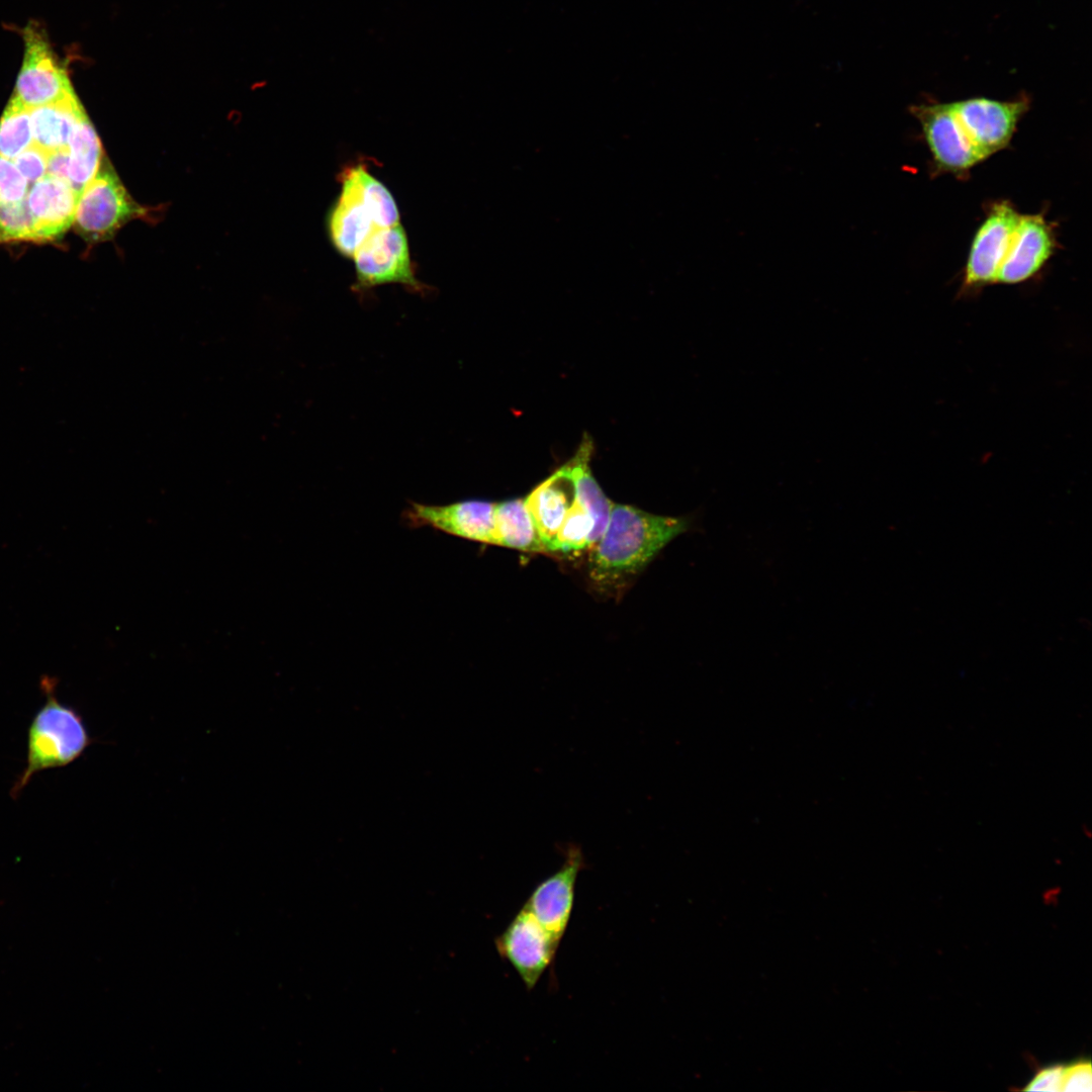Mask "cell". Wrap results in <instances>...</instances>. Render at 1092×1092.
I'll return each mask as SVG.
<instances>
[{
    "label": "cell",
    "mask_w": 1092,
    "mask_h": 1092,
    "mask_svg": "<svg viewBox=\"0 0 1092 1092\" xmlns=\"http://www.w3.org/2000/svg\"><path fill=\"white\" fill-rule=\"evenodd\" d=\"M692 526L688 516H658L613 503L607 527L590 549V580L605 590L621 586Z\"/></svg>",
    "instance_id": "cell-1"
},
{
    "label": "cell",
    "mask_w": 1092,
    "mask_h": 1092,
    "mask_svg": "<svg viewBox=\"0 0 1092 1092\" xmlns=\"http://www.w3.org/2000/svg\"><path fill=\"white\" fill-rule=\"evenodd\" d=\"M341 191L333 203L327 229L334 248L351 258L376 230L399 223L396 202L386 186L359 164L345 169Z\"/></svg>",
    "instance_id": "cell-2"
},
{
    "label": "cell",
    "mask_w": 1092,
    "mask_h": 1092,
    "mask_svg": "<svg viewBox=\"0 0 1092 1092\" xmlns=\"http://www.w3.org/2000/svg\"><path fill=\"white\" fill-rule=\"evenodd\" d=\"M41 688L47 701L29 726L27 764L11 791L14 797L34 774L73 762L90 744L81 716L56 698L55 680L42 678Z\"/></svg>",
    "instance_id": "cell-3"
},
{
    "label": "cell",
    "mask_w": 1092,
    "mask_h": 1092,
    "mask_svg": "<svg viewBox=\"0 0 1092 1092\" xmlns=\"http://www.w3.org/2000/svg\"><path fill=\"white\" fill-rule=\"evenodd\" d=\"M147 213L103 158L98 172L79 195L74 223L86 241L96 243L111 239L125 223L144 218Z\"/></svg>",
    "instance_id": "cell-4"
},
{
    "label": "cell",
    "mask_w": 1092,
    "mask_h": 1092,
    "mask_svg": "<svg viewBox=\"0 0 1092 1092\" xmlns=\"http://www.w3.org/2000/svg\"><path fill=\"white\" fill-rule=\"evenodd\" d=\"M24 44L14 95L27 108H36L75 95L65 65L44 27L32 20L21 30Z\"/></svg>",
    "instance_id": "cell-5"
},
{
    "label": "cell",
    "mask_w": 1092,
    "mask_h": 1092,
    "mask_svg": "<svg viewBox=\"0 0 1092 1092\" xmlns=\"http://www.w3.org/2000/svg\"><path fill=\"white\" fill-rule=\"evenodd\" d=\"M357 291L384 284H401L422 291L410 254L408 241L400 223L374 231L352 256Z\"/></svg>",
    "instance_id": "cell-6"
},
{
    "label": "cell",
    "mask_w": 1092,
    "mask_h": 1092,
    "mask_svg": "<svg viewBox=\"0 0 1092 1092\" xmlns=\"http://www.w3.org/2000/svg\"><path fill=\"white\" fill-rule=\"evenodd\" d=\"M971 142L986 159L1007 147L1029 107L1027 97L1009 101L973 97L949 103Z\"/></svg>",
    "instance_id": "cell-7"
},
{
    "label": "cell",
    "mask_w": 1092,
    "mask_h": 1092,
    "mask_svg": "<svg viewBox=\"0 0 1092 1092\" xmlns=\"http://www.w3.org/2000/svg\"><path fill=\"white\" fill-rule=\"evenodd\" d=\"M559 943L526 905L495 939L497 952L513 966L528 990L535 988L550 967Z\"/></svg>",
    "instance_id": "cell-8"
},
{
    "label": "cell",
    "mask_w": 1092,
    "mask_h": 1092,
    "mask_svg": "<svg viewBox=\"0 0 1092 1092\" xmlns=\"http://www.w3.org/2000/svg\"><path fill=\"white\" fill-rule=\"evenodd\" d=\"M1020 215L1008 201L992 204L972 242L964 272V292L995 284Z\"/></svg>",
    "instance_id": "cell-9"
},
{
    "label": "cell",
    "mask_w": 1092,
    "mask_h": 1092,
    "mask_svg": "<svg viewBox=\"0 0 1092 1092\" xmlns=\"http://www.w3.org/2000/svg\"><path fill=\"white\" fill-rule=\"evenodd\" d=\"M938 170L964 175L985 160L964 130L949 103L911 107Z\"/></svg>",
    "instance_id": "cell-10"
},
{
    "label": "cell",
    "mask_w": 1092,
    "mask_h": 1092,
    "mask_svg": "<svg viewBox=\"0 0 1092 1092\" xmlns=\"http://www.w3.org/2000/svg\"><path fill=\"white\" fill-rule=\"evenodd\" d=\"M584 864L580 847L569 845L559 870L539 883L525 903L540 924L559 942L571 917L575 884Z\"/></svg>",
    "instance_id": "cell-11"
},
{
    "label": "cell",
    "mask_w": 1092,
    "mask_h": 1092,
    "mask_svg": "<svg viewBox=\"0 0 1092 1092\" xmlns=\"http://www.w3.org/2000/svg\"><path fill=\"white\" fill-rule=\"evenodd\" d=\"M495 503L465 499L443 506L411 503L405 519L413 526H430L459 538L494 543Z\"/></svg>",
    "instance_id": "cell-12"
},
{
    "label": "cell",
    "mask_w": 1092,
    "mask_h": 1092,
    "mask_svg": "<svg viewBox=\"0 0 1092 1092\" xmlns=\"http://www.w3.org/2000/svg\"><path fill=\"white\" fill-rule=\"evenodd\" d=\"M1056 248L1052 224L1042 213L1021 214L995 284L1022 283L1034 276Z\"/></svg>",
    "instance_id": "cell-13"
},
{
    "label": "cell",
    "mask_w": 1092,
    "mask_h": 1092,
    "mask_svg": "<svg viewBox=\"0 0 1092 1092\" xmlns=\"http://www.w3.org/2000/svg\"><path fill=\"white\" fill-rule=\"evenodd\" d=\"M80 193L69 180L46 174L25 196L37 241L54 240L74 222Z\"/></svg>",
    "instance_id": "cell-14"
},
{
    "label": "cell",
    "mask_w": 1092,
    "mask_h": 1092,
    "mask_svg": "<svg viewBox=\"0 0 1092 1092\" xmlns=\"http://www.w3.org/2000/svg\"><path fill=\"white\" fill-rule=\"evenodd\" d=\"M574 498L573 481L563 466L525 497L546 552H550L556 533Z\"/></svg>",
    "instance_id": "cell-15"
},
{
    "label": "cell",
    "mask_w": 1092,
    "mask_h": 1092,
    "mask_svg": "<svg viewBox=\"0 0 1092 1092\" xmlns=\"http://www.w3.org/2000/svg\"><path fill=\"white\" fill-rule=\"evenodd\" d=\"M592 440L584 437L576 454L563 467L571 477L575 497L589 512L594 520L589 550L602 537L609 522L613 503L606 496L589 468Z\"/></svg>",
    "instance_id": "cell-16"
},
{
    "label": "cell",
    "mask_w": 1092,
    "mask_h": 1092,
    "mask_svg": "<svg viewBox=\"0 0 1092 1092\" xmlns=\"http://www.w3.org/2000/svg\"><path fill=\"white\" fill-rule=\"evenodd\" d=\"M86 114L76 95L63 101L30 109L33 144L48 154L69 150L77 121Z\"/></svg>",
    "instance_id": "cell-17"
},
{
    "label": "cell",
    "mask_w": 1092,
    "mask_h": 1092,
    "mask_svg": "<svg viewBox=\"0 0 1092 1092\" xmlns=\"http://www.w3.org/2000/svg\"><path fill=\"white\" fill-rule=\"evenodd\" d=\"M493 545L525 552H546L525 498L495 503Z\"/></svg>",
    "instance_id": "cell-18"
},
{
    "label": "cell",
    "mask_w": 1092,
    "mask_h": 1092,
    "mask_svg": "<svg viewBox=\"0 0 1092 1092\" xmlns=\"http://www.w3.org/2000/svg\"><path fill=\"white\" fill-rule=\"evenodd\" d=\"M68 149V180L81 193L98 172L103 159L99 138L86 114L74 126Z\"/></svg>",
    "instance_id": "cell-19"
},
{
    "label": "cell",
    "mask_w": 1092,
    "mask_h": 1092,
    "mask_svg": "<svg viewBox=\"0 0 1092 1092\" xmlns=\"http://www.w3.org/2000/svg\"><path fill=\"white\" fill-rule=\"evenodd\" d=\"M32 144L30 109L12 96L0 118V156L13 161Z\"/></svg>",
    "instance_id": "cell-20"
},
{
    "label": "cell",
    "mask_w": 1092,
    "mask_h": 1092,
    "mask_svg": "<svg viewBox=\"0 0 1092 1092\" xmlns=\"http://www.w3.org/2000/svg\"><path fill=\"white\" fill-rule=\"evenodd\" d=\"M593 530L592 515L575 497L556 533L550 552L568 554L589 549Z\"/></svg>",
    "instance_id": "cell-21"
},
{
    "label": "cell",
    "mask_w": 1092,
    "mask_h": 1092,
    "mask_svg": "<svg viewBox=\"0 0 1092 1092\" xmlns=\"http://www.w3.org/2000/svg\"><path fill=\"white\" fill-rule=\"evenodd\" d=\"M37 241L26 199L0 203V243Z\"/></svg>",
    "instance_id": "cell-22"
},
{
    "label": "cell",
    "mask_w": 1092,
    "mask_h": 1092,
    "mask_svg": "<svg viewBox=\"0 0 1092 1092\" xmlns=\"http://www.w3.org/2000/svg\"><path fill=\"white\" fill-rule=\"evenodd\" d=\"M28 182L12 160L0 156V203L17 202L25 198Z\"/></svg>",
    "instance_id": "cell-23"
},
{
    "label": "cell",
    "mask_w": 1092,
    "mask_h": 1092,
    "mask_svg": "<svg viewBox=\"0 0 1092 1092\" xmlns=\"http://www.w3.org/2000/svg\"><path fill=\"white\" fill-rule=\"evenodd\" d=\"M49 154L32 144L19 154L14 164L28 183H34L47 174Z\"/></svg>",
    "instance_id": "cell-24"
},
{
    "label": "cell",
    "mask_w": 1092,
    "mask_h": 1092,
    "mask_svg": "<svg viewBox=\"0 0 1092 1092\" xmlns=\"http://www.w3.org/2000/svg\"><path fill=\"white\" fill-rule=\"evenodd\" d=\"M1092 1090V1071L1090 1061H1079L1065 1067L1061 1091L1090 1092Z\"/></svg>",
    "instance_id": "cell-25"
},
{
    "label": "cell",
    "mask_w": 1092,
    "mask_h": 1092,
    "mask_svg": "<svg viewBox=\"0 0 1092 1092\" xmlns=\"http://www.w3.org/2000/svg\"><path fill=\"white\" fill-rule=\"evenodd\" d=\"M1065 1067L1052 1066L1040 1070L1024 1088L1026 1091H1061Z\"/></svg>",
    "instance_id": "cell-26"
},
{
    "label": "cell",
    "mask_w": 1092,
    "mask_h": 1092,
    "mask_svg": "<svg viewBox=\"0 0 1092 1092\" xmlns=\"http://www.w3.org/2000/svg\"><path fill=\"white\" fill-rule=\"evenodd\" d=\"M68 167L69 150H60L49 154L47 174L68 180Z\"/></svg>",
    "instance_id": "cell-27"
}]
</instances>
